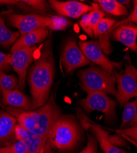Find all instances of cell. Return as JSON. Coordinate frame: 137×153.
<instances>
[{
  "label": "cell",
  "mask_w": 137,
  "mask_h": 153,
  "mask_svg": "<svg viewBox=\"0 0 137 153\" xmlns=\"http://www.w3.org/2000/svg\"><path fill=\"white\" fill-rule=\"evenodd\" d=\"M78 75L81 86L87 93L102 92L116 96L114 75L109 74L94 65L80 71Z\"/></svg>",
  "instance_id": "cell-4"
},
{
  "label": "cell",
  "mask_w": 137,
  "mask_h": 153,
  "mask_svg": "<svg viewBox=\"0 0 137 153\" xmlns=\"http://www.w3.org/2000/svg\"><path fill=\"white\" fill-rule=\"evenodd\" d=\"M126 64L125 71L122 74L115 72L118 84L116 99L121 106L125 105L129 100L137 95V71L132 64L129 56Z\"/></svg>",
  "instance_id": "cell-6"
},
{
  "label": "cell",
  "mask_w": 137,
  "mask_h": 153,
  "mask_svg": "<svg viewBox=\"0 0 137 153\" xmlns=\"http://www.w3.org/2000/svg\"><path fill=\"white\" fill-rule=\"evenodd\" d=\"M97 140L92 135H88V142L86 146L79 153H97Z\"/></svg>",
  "instance_id": "cell-27"
},
{
  "label": "cell",
  "mask_w": 137,
  "mask_h": 153,
  "mask_svg": "<svg viewBox=\"0 0 137 153\" xmlns=\"http://www.w3.org/2000/svg\"><path fill=\"white\" fill-rule=\"evenodd\" d=\"M17 125L16 118L10 114L4 111L0 112V143L9 145L15 142V129Z\"/></svg>",
  "instance_id": "cell-17"
},
{
  "label": "cell",
  "mask_w": 137,
  "mask_h": 153,
  "mask_svg": "<svg viewBox=\"0 0 137 153\" xmlns=\"http://www.w3.org/2000/svg\"><path fill=\"white\" fill-rule=\"evenodd\" d=\"M9 113L13 116L17 124L23 128L38 135L46 140L55 122L61 116L56 104L55 95L49 98L38 109L25 111L14 107H8Z\"/></svg>",
  "instance_id": "cell-2"
},
{
  "label": "cell",
  "mask_w": 137,
  "mask_h": 153,
  "mask_svg": "<svg viewBox=\"0 0 137 153\" xmlns=\"http://www.w3.org/2000/svg\"><path fill=\"white\" fill-rule=\"evenodd\" d=\"M1 93L2 102L4 105L22 108L25 111L31 110V101L19 90H3Z\"/></svg>",
  "instance_id": "cell-18"
},
{
  "label": "cell",
  "mask_w": 137,
  "mask_h": 153,
  "mask_svg": "<svg viewBox=\"0 0 137 153\" xmlns=\"http://www.w3.org/2000/svg\"><path fill=\"white\" fill-rule=\"evenodd\" d=\"M116 23L115 20L110 18H103L96 25L94 30V36L98 38V42L101 48L106 54L112 52V48L109 41V34L113 31V27Z\"/></svg>",
  "instance_id": "cell-13"
},
{
  "label": "cell",
  "mask_w": 137,
  "mask_h": 153,
  "mask_svg": "<svg viewBox=\"0 0 137 153\" xmlns=\"http://www.w3.org/2000/svg\"><path fill=\"white\" fill-rule=\"evenodd\" d=\"M92 10L83 16L80 25L84 31L91 37H94V30L98 23L105 17V12L96 3L91 4Z\"/></svg>",
  "instance_id": "cell-19"
},
{
  "label": "cell",
  "mask_w": 137,
  "mask_h": 153,
  "mask_svg": "<svg viewBox=\"0 0 137 153\" xmlns=\"http://www.w3.org/2000/svg\"><path fill=\"white\" fill-rule=\"evenodd\" d=\"M84 111L88 113L92 111L102 112L106 121H113L116 117V102L107 94L102 92H89L84 99L79 100Z\"/></svg>",
  "instance_id": "cell-7"
},
{
  "label": "cell",
  "mask_w": 137,
  "mask_h": 153,
  "mask_svg": "<svg viewBox=\"0 0 137 153\" xmlns=\"http://www.w3.org/2000/svg\"><path fill=\"white\" fill-rule=\"evenodd\" d=\"M26 146L22 141H17L9 145L0 147V153H25Z\"/></svg>",
  "instance_id": "cell-24"
},
{
  "label": "cell",
  "mask_w": 137,
  "mask_h": 153,
  "mask_svg": "<svg viewBox=\"0 0 137 153\" xmlns=\"http://www.w3.org/2000/svg\"><path fill=\"white\" fill-rule=\"evenodd\" d=\"M19 79L13 75L5 74L3 69L0 70V92L3 90H14L17 88Z\"/></svg>",
  "instance_id": "cell-22"
},
{
  "label": "cell",
  "mask_w": 137,
  "mask_h": 153,
  "mask_svg": "<svg viewBox=\"0 0 137 153\" xmlns=\"http://www.w3.org/2000/svg\"><path fill=\"white\" fill-rule=\"evenodd\" d=\"M27 4L32 8L41 11H46L48 9V6L45 1H40V0H23L20 1Z\"/></svg>",
  "instance_id": "cell-26"
},
{
  "label": "cell",
  "mask_w": 137,
  "mask_h": 153,
  "mask_svg": "<svg viewBox=\"0 0 137 153\" xmlns=\"http://www.w3.org/2000/svg\"><path fill=\"white\" fill-rule=\"evenodd\" d=\"M10 56L11 53H4L3 52H0V70H1V69H3V66L7 64V61Z\"/></svg>",
  "instance_id": "cell-29"
},
{
  "label": "cell",
  "mask_w": 137,
  "mask_h": 153,
  "mask_svg": "<svg viewBox=\"0 0 137 153\" xmlns=\"http://www.w3.org/2000/svg\"><path fill=\"white\" fill-rule=\"evenodd\" d=\"M49 35V28H40L28 33L20 37L16 41L10 49V53L16 51L31 47L44 41Z\"/></svg>",
  "instance_id": "cell-14"
},
{
  "label": "cell",
  "mask_w": 137,
  "mask_h": 153,
  "mask_svg": "<svg viewBox=\"0 0 137 153\" xmlns=\"http://www.w3.org/2000/svg\"><path fill=\"white\" fill-rule=\"evenodd\" d=\"M44 153H54V152L52 151V149L47 148V149H45Z\"/></svg>",
  "instance_id": "cell-31"
},
{
  "label": "cell",
  "mask_w": 137,
  "mask_h": 153,
  "mask_svg": "<svg viewBox=\"0 0 137 153\" xmlns=\"http://www.w3.org/2000/svg\"><path fill=\"white\" fill-rule=\"evenodd\" d=\"M40 50V55L28 73L32 96L31 110L41 107L48 100L55 74L54 59L50 41L43 44Z\"/></svg>",
  "instance_id": "cell-1"
},
{
  "label": "cell",
  "mask_w": 137,
  "mask_h": 153,
  "mask_svg": "<svg viewBox=\"0 0 137 153\" xmlns=\"http://www.w3.org/2000/svg\"><path fill=\"white\" fill-rule=\"evenodd\" d=\"M119 3H120V4H122V5H124V6H125L124 4H129V3H130V1H117Z\"/></svg>",
  "instance_id": "cell-30"
},
{
  "label": "cell",
  "mask_w": 137,
  "mask_h": 153,
  "mask_svg": "<svg viewBox=\"0 0 137 153\" xmlns=\"http://www.w3.org/2000/svg\"><path fill=\"white\" fill-rule=\"evenodd\" d=\"M112 33V38L120 42L132 51L136 52L137 28L130 25H121L115 28Z\"/></svg>",
  "instance_id": "cell-15"
},
{
  "label": "cell",
  "mask_w": 137,
  "mask_h": 153,
  "mask_svg": "<svg viewBox=\"0 0 137 153\" xmlns=\"http://www.w3.org/2000/svg\"><path fill=\"white\" fill-rule=\"evenodd\" d=\"M62 62L67 74L91 64L78 46L76 40L71 38L65 43L62 52Z\"/></svg>",
  "instance_id": "cell-10"
},
{
  "label": "cell",
  "mask_w": 137,
  "mask_h": 153,
  "mask_svg": "<svg viewBox=\"0 0 137 153\" xmlns=\"http://www.w3.org/2000/svg\"><path fill=\"white\" fill-rule=\"evenodd\" d=\"M7 20L10 25L18 29L20 36L40 28L60 30L66 26V25L60 24V19L55 20L54 17L36 14H13L9 16Z\"/></svg>",
  "instance_id": "cell-5"
},
{
  "label": "cell",
  "mask_w": 137,
  "mask_h": 153,
  "mask_svg": "<svg viewBox=\"0 0 137 153\" xmlns=\"http://www.w3.org/2000/svg\"><path fill=\"white\" fill-rule=\"evenodd\" d=\"M82 124L88 129L90 128L95 134L104 153H127L125 151L112 144L109 141L108 134L97 124L89 121L88 118L84 120Z\"/></svg>",
  "instance_id": "cell-16"
},
{
  "label": "cell",
  "mask_w": 137,
  "mask_h": 153,
  "mask_svg": "<svg viewBox=\"0 0 137 153\" xmlns=\"http://www.w3.org/2000/svg\"><path fill=\"white\" fill-rule=\"evenodd\" d=\"M118 134L122 136H127L132 140L135 145L136 146L137 139V126H132L126 129H120L116 131Z\"/></svg>",
  "instance_id": "cell-25"
},
{
  "label": "cell",
  "mask_w": 137,
  "mask_h": 153,
  "mask_svg": "<svg viewBox=\"0 0 137 153\" xmlns=\"http://www.w3.org/2000/svg\"><path fill=\"white\" fill-rule=\"evenodd\" d=\"M137 100H135L132 102L127 103L124 107L122 113V123L121 128H123L135 118L137 117Z\"/></svg>",
  "instance_id": "cell-23"
},
{
  "label": "cell",
  "mask_w": 137,
  "mask_h": 153,
  "mask_svg": "<svg viewBox=\"0 0 137 153\" xmlns=\"http://www.w3.org/2000/svg\"><path fill=\"white\" fill-rule=\"evenodd\" d=\"M108 139L109 141L113 144V145H115V146H126V143H125V142L122 140V139H121L118 136H109L108 135Z\"/></svg>",
  "instance_id": "cell-28"
},
{
  "label": "cell",
  "mask_w": 137,
  "mask_h": 153,
  "mask_svg": "<svg viewBox=\"0 0 137 153\" xmlns=\"http://www.w3.org/2000/svg\"><path fill=\"white\" fill-rule=\"evenodd\" d=\"M15 136L18 141H22L26 146L25 153H44L46 140L42 137L27 131L18 124L15 129Z\"/></svg>",
  "instance_id": "cell-12"
},
{
  "label": "cell",
  "mask_w": 137,
  "mask_h": 153,
  "mask_svg": "<svg viewBox=\"0 0 137 153\" xmlns=\"http://www.w3.org/2000/svg\"><path fill=\"white\" fill-rule=\"evenodd\" d=\"M49 4L59 14L73 19H78L92 10L91 6L77 1H58L50 0Z\"/></svg>",
  "instance_id": "cell-11"
},
{
  "label": "cell",
  "mask_w": 137,
  "mask_h": 153,
  "mask_svg": "<svg viewBox=\"0 0 137 153\" xmlns=\"http://www.w3.org/2000/svg\"><path fill=\"white\" fill-rule=\"evenodd\" d=\"M94 3H97L103 11L115 16H122L128 14V10L125 6L119 3L116 0H97Z\"/></svg>",
  "instance_id": "cell-20"
},
{
  "label": "cell",
  "mask_w": 137,
  "mask_h": 153,
  "mask_svg": "<svg viewBox=\"0 0 137 153\" xmlns=\"http://www.w3.org/2000/svg\"><path fill=\"white\" fill-rule=\"evenodd\" d=\"M38 50L37 46L18 50L11 53L7 61L19 76L18 88L23 90L25 88V79L28 69L34 60L35 54Z\"/></svg>",
  "instance_id": "cell-9"
},
{
  "label": "cell",
  "mask_w": 137,
  "mask_h": 153,
  "mask_svg": "<svg viewBox=\"0 0 137 153\" xmlns=\"http://www.w3.org/2000/svg\"><path fill=\"white\" fill-rule=\"evenodd\" d=\"M20 37V34L19 31L9 30L6 27L4 19L0 18V45L9 47L14 44Z\"/></svg>",
  "instance_id": "cell-21"
},
{
  "label": "cell",
  "mask_w": 137,
  "mask_h": 153,
  "mask_svg": "<svg viewBox=\"0 0 137 153\" xmlns=\"http://www.w3.org/2000/svg\"><path fill=\"white\" fill-rule=\"evenodd\" d=\"M79 48L91 62H92L108 73L114 75L116 69H120L122 62L111 61L104 54L103 50L97 41H79Z\"/></svg>",
  "instance_id": "cell-8"
},
{
  "label": "cell",
  "mask_w": 137,
  "mask_h": 153,
  "mask_svg": "<svg viewBox=\"0 0 137 153\" xmlns=\"http://www.w3.org/2000/svg\"><path fill=\"white\" fill-rule=\"evenodd\" d=\"M0 16H1V14H0Z\"/></svg>",
  "instance_id": "cell-32"
},
{
  "label": "cell",
  "mask_w": 137,
  "mask_h": 153,
  "mask_svg": "<svg viewBox=\"0 0 137 153\" xmlns=\"http://www.w3.org/2000/svg\"><path fill=\"white\" fill-rule=\"evenodd\" d=\"M80 136V127L74 118L61 115L50 132L45 149H55L60 151L70 150L79 142Z\"/></svg>",
  "instance_id": "cell-3"
}]
</instances>
